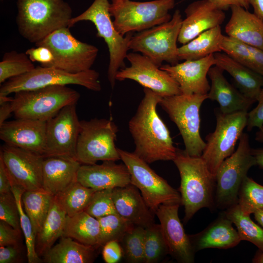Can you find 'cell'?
<instances>
[{
    "mask_svg": "<svg viewBox=\"0 0 263 263\" xmlns=\"http://www.w3.org/2000/svg\"><path fill=\"white\" fill-rule=\"evenodd\" d=\"M13 100V97H9L8 95H0V105L12 102Z\"/></svg>",
    "mask_w": 263,
    "mask_h": 263,
    "instance_id": "obj_59",
    "label": "cell"
},
{
    "mask_svg": "<svg viewBox=\"0 0 263 263\" xmlns=\"http://www.w3.org/2000/svg\"><path fill=\"white\" fill-rule=\"evenodd\" d=\"M100 224L99 246L101 247L111 241L119 242L135 226L117 213L109 214L98 219Z\"/></svg>",
    "mask_w": 263,
    "mask_h": 263,
    "instance_id": "obj_37",
    "label": "cell"
},
{
    "mask_svg": "<svg viewBox=\"0 0 263 263\" xmlns=\"http://www.w3.org/2000/svg\"><path fill=\"white\" fill-rule=\"evenodd\" d=\"M248 112L224 113L216 112L215 129L206 137V146L201 157L215 178L222 163L234 151L236 143L246 127Z\"/></svg>",
    "mask_w": 263,
    "mask_h": 263,
    "instance_id": "obj_12",
    "label": "cell"
},
{
    "mask_svg": "<svg viewBox=\"0 0 263 263\" xmlns=\"http://www.w3.org/2000/svg\"><path fill=\"white\" fill-rule=\"evenodd\" d=\"M0 157L10 175L12 186H18L25 191H45L42 180L43 156L4 144L0 148Z\"/></svg>",
    "mask_w": 263,
    "mask_h": 263,
    "instance_id": "obj_15",
    "label": "cell"
},
{
    "mask_svg": "<svg viewBox=\"0 0 263 263\" xmlns=\"http://www.w3.org/2000/svg\"><path fill=\"white\" fill-rule=\"evenodd\" d=\"M224 212L200 232L188 237L195 252L206 248L228 249L237 245L242 241Z\"/></svg>",
    "mask_w": 263,
    "mask_h": 263,
    "instance_id": "obj_26",
    "label": "cell"
},
{
    "mask_svg": "<svg viewBox=\"0 0 263 263\" xmlns=\"http://www.w3.org/2000/svg\"><path fill=\"white\" fill-rule=\"evenodd\" d=\"M100 247L83 244L70 237L62 236L42 257L45 263H92Z\"/></svg>",
    "mask_w": 263,
    "mask_h": 263,
    "instance_id": "obj_29",
    "label": "cell"
},
{
    "mask_svg": "<svg viewBox=\"0 0 263 263\" xmlns=\"http://www.w3.org/2000/svg\"><path fill=\"white\" fill-rule=\"evenodd\" d=\"M254 9V13L263 21V0H248Z\"/></svg>",
    "mask_w": 263,
    "mask_h": 263,
    "instance_id": "obj_54",
    "label": "cell"
},
{
    "mask_svg": "<svg viewBox=\"0 0 263 263\" xmlns=\"http://www.w3.org/2000/svg\"><path fill=\"white\" fill-rule=\"evenodd\" d=\"M224 213L236 226L241 240L252 243L263 252V228L255 223L250 215L243 214L237 204L225 209Z\"/></svg>",
    "mask_w": 263,
    "mask_h": 263,
    "instance_id": "obj_35",
    "label": "cell"
},
{
    "mask_svg": "<svg viewBox=\"0 0 263 263\" xmlns=\"http://www.w3.org/2000/svg\"><path fill=\"white\" fill-rule=\"evenodd\" d=\"M224 70L212 66L207 75L211 81L207 99L217 101L219 110L224 113L248 112L255 102L246 97L239 89L229 83L224 75Z\"/></svg>",
    "mask_w": 263,
    "mask_h": 263,
    "instance_id": "obj_24",
    "label": "cell"
},
{
    "mask_svg": "<svg viewBox=\"0 0 263 263\" xmlns=\"http://www.w3.org/2000/svg\"><path fill=\"white\" fill-rule=\"evenodd\" d=\"M121 160L127 167L131 184L140 191L146 203L155 213L162 204H180V193L133 152L118 148Z\"/></svg>",
    "mask_w": 263,
    "mask_h": 263,
    "instance_id": "obj_13",
    "label": "cell"
},
{
    "mask_svg": "<svg viewBox=\"0 0 263 263\" xmlns=\"http://www.w3.org/2000/svg\"><path fill=\"white\" fill-rule=\"evenodd\" d=\"M145 229L144 263H158L169 254L161 225L154 223Z\"/></svg>",
    "mask_w": 263,
    "mask_h": 263,
    "instance_id": "obj_38",
    "label": "cell"
},
{
    "mask_svg": "<svg viewBox=\"0 0 263 263\" xmlns=\"http://www.w3.org/2000/svg\"><path fill=\"white\" fill-rule=\"evenodd\" d=\"M113 199L117 213L134 225L146 228L154 223L155 214L133 185L113 188Z\"/></svg>",
    "mask_w": 263,
    "mask_h": 263,
    "instance_id": "obj_23",
    "label": "cell"
},
{
    "mask_svg": "<svg viewBox=\"0 0 263 263\" xmlns=\"http://www.w3.org/2000/svg\"><path fill=\"white\" fill-rule=\"evenodd\" d=\"M35 68L25 53L12 51L4 54L0 62V83L26 74Z\"/></svg>",
    "mask_w": 263,
    "mask_h": 263,
    "instance_id": "obj_39",
    "label": "cell"
},
{
    "mask_svg": "<svg viewBox=\"0 0 263 263\" xmlns=\"http://www.w3.org/2000/svg\"><path fill=\"white\" fill-rule=\"evenodd\" d=\"M12 183L3 161L0 157V194L12 191Z\"/></svg>",
    "mask_w": 263,
    "mask_h": 263,
    "instance_id": "obj_51",
    "label": "cell"
},
{
    "mask_svg": "<svg viewBox=\"0 0 263 263\" xmlns=\"http://www.w3.org/2000/svg\"><path fill=\"white\" fill-rule=\"evenodd\" d=\"M254 263H263V252L258 250L252 259Z\"/></svg>",
    "mask_w": 263,
    "mask_h": 263,
    "instance_id": "obj_57",
    "label": "cell"
},
{
    "mask_svg": "<svg viewBox=\"0 0 263 263\" xmlns=\"http://www.w3.org/2000/svg\"><path fill=\"white\" fill-rule=\"evenodd\" d=\"M252 153L255 159L256 166L263 169V148L252 149Z\"/></svg>",
    "mask_w": 263,
    "mask_h": 263,
    "instance_id": "obj_55",
    "label": "cell"
},
{
    "mask_svg": "<svg viewBox=\"0 0 263 263\" xmlns=\"http://www.w3.org/2000/svg\"><path fill=\"white\" fill-rule=\"evenodd\" d=\"M215 65L227 72L240 91L255 102L263 88V76L224 53H215Z\"/></svg>",
    "mask_w": 263,
    "mask_h": 263,
    "instance_id": "obj_28",
    "label": "cell"
},
{
    "mask_svg": "<svg viewBox=\"0 0 263 263\" xmlns=\"http://www.w3.org/2000/svg\"><path fill=\"white\" fill-rule=\"evenodd\" d=\"M76 180L95 190L113 189L131 184V176L126 166L114 161H104L101 164H81Z\"/></svg>",
    "mask_w": 263,
    "mask_h": 263,
    "instance_id": "obj_22",
    "label": "cell"
},
{
    "mask_svg": "<svg viewBox=\"0 0 263 263\" xmlns=\"http://www.w3.org/2000/svg\"><path fill=\"white\" fill-rule=\"evenodd\" d=\"M237 204L246 215L263 209V186L247 176L240 187Z\"/></svg>",
    "mask_w": 263,
    "mask_h": 263,
    "instance_id": "obj_36",
    "label": "cell"
},
{
    "mask_svg": "<svg viewBox=\"0 0 263 263\" xmlns=\"http://www.w3.org/2000/svg\"><path fill=\"white\" fill-rule=\"evenodd\" d=\"M178 169L181 205L185 208L184 222L187 223L200 209L215 206L216 179L201 156H191L177 149L172 160Z\"/></svg>",
    "mask_w": 263,
    "mask_h": 263,
    "instance_id": "obj_2",
    "label": "cell"
},
{
    "mask_svg": "<svg viewBox=\"0 0 263 263\" xmlns=\"http://www.w3.org/2000/svg\"><path fill=\"white\" fill-rule=\"evenodd\" d=\"M230 8L231 17L225 28L227 35L263 50V21L242 7Z\"/></svg>",
    "mask_w": 263,
    "mask_h": 263,
    "instance_id": "obj_27",
    "label": "cell"
},
{
    "mask_svg": "<svg viewBox=\"0 0 263 263\" xmlns=\"http://www.w3.org/2000/svg\"><path fill=\"white\" fill-rule=\"evenodd\" d=\"M13 113L12 103L8 102L0 105V125L2 124Z\"/></svg>",
    "mask_w": 263,
    "mask_h": 263,
    "instance_id": "obj_53",
    "label": "cell"
},
{
    "mask_svg": "<svg viewBox=\"0 0 263 263\" xmlns=\"http://www.w3.org/2000/svg\"><path fill=\"white\" fill-rule=\"evenodd\" d=\"M254 216L255 220L263 228V209L255 211L254 213Z\"/></svg>",
    "mask_w": 263,
    "mask_h": 263,
    "instance_id": "obj_56",
    "label": "cell"
},
{
    "mask_svg": "<svg viewBox=\"0 0 263 263\" xmlns=\"http://www.w3.org/2000/svg\"><path fill=\"white\" fill-rule=\"evenodd\" d=\"M237 150L220 165L216 174L215 206L226 209L237 204L238 193L249 169L256 166L249 135L243 132Z\"/></svg>",
    "mask_w": 263,
    "mask_h": 263,
    "instance_id": "obj_8",
    "label": "cell"
},
{
    "mask_svg": "<svg viewBox=\"0 0 263 263\" xmlns=\"http://www.w3.org/2000/svg\"><path fill=\"white\" fill-rule=\"evenodd\" d=\"M53 198V195L45 191H24L22 194V205L31 221L36 235L44 223Z\"/></svg>",
    "mask_w": 263,
    "mask_h": 263,
    "instance_id": "obj_33",
    "label": "cell"
},
{
    "mask_svg": "<svg viewBox=\"0 0 263 263\" xmlns=\"http://www.w3.org/2000/svg\"><path fill=\"white\" fill-rule=\"evenodd\" d=\"M16 22L19 34L36 43L64 27H68L73 10L64 0H17Z\"/></svg>",
    "mask_w": 263,
    "mask_h": 263,
    "instance_id": "obj_3",
    "label": "cell"
},
{
    "mask_svg": "<svg viewBox=\"0 0 263 263\" xmlns=\"http://www.w3.org/2000/svg\"><path fill=\"white\" fill-rule=\"evenodd\" d=\"M66 215L53 198L48 215L36 237V250L40 257L63 236Z\"/></svg>",
    "mask_w": 263,
    "mask_h": 263,
    "instance_id": "obj_32",
    "label": "cell"
},
{
    "mask_svg": "<svg viewBox=\"0 0 263 263\" xmlns=\"http://www.w3.org/2000/svg\"><path fill=\"white\" fill-rule=\"evenodd\" d=\"M126 59L131 65L118 71L116 80H133L162 97L181 94L178 83L147 56L133 52L128 54Z\"/></svg>",
    "mask_w": 263,
    "mask_h": 263,
    "instance_id": "obj_16",
    "label": "cell"
},
{
    "mask_svg": "<svg viewBox=\"0 0 263 263\" xmlns=\"http://www.w3.org/2000/svg\"><path fill=\"white\" fill-rule=\"evenodd\" d=\"M251 54V69L263 76V50L248 46Z\"/></svg>",
    "mask_w": 263,
    "mask_h": 263,
    "instance_id": "obj_50",
    "label": "cell"
},
{
    "mask_svg": "<svg viewBox=\"0 0 263 263\" xmlns=\"http://www.w3.org/2000/svg\"><path fill=\"white\" fill-rule=\"evenodd\" d=\"M219 5L224 10H226L231 6L242 7L246 10L249 9L250 4L248 0H211Z\"/></svg>",
    "mask_w": 263,
    "mask_h": 263,
    "instance_id": "obj_52",
    "label": "cell"
},
{
    "mask_svg": "<svg viewBox=\"0 0 263 263\" xmlns=\"http://www.w3.org/2000/svg\"><path fill=\"white\" fill-rule=\"evenodd\" d=\"M145 229L135 225L119 242L123 257L130 263H144V239Z\"/></svg>",
    "mask_w": 263,
    "mask_h": 263,
    "instance_id": "obj_41",
    "label": "cell"
},
{
    "mask_svg": "<svg viewBox=\"0 0 263 263\" xmlns=\"http://www.w3.org/2000/svg\"><path fill=\"white\" fill-rule=\"evenodd\" d=\"M63 236L70 237L84 244L100 247L99 221L85 211L72 216L66 215Z\"/></svg>",
    "mask_w": 263,
    "mask_h": 263,
    "instance_id": "obj_31",
    "label": "cell"
},
{
    "mask_svg": "<svg viewBox=\"0 0 263 263\" xmlns=\"http://www.w3.org/2000/svg\"><path fill=\"white\" fill-rule=\"evenodd\" d=\"M113 189L96 190L84 211L97 219L117 213L113 199Z\"/></svg>",
    "mask_w": 263,
    "mask_h": 263,
    "instance_id": "obj_42",
    "label": "cell"
},
{
    "mask_svg": "<svg viewBox=\"0 0 263 263\" xmlns=\"http://www.w3.org/2000/svg\"><path fill=\"white\" fill-rule=\"evenodd\" d=\"M180 205H161L155 214L160 221L169 254L178 262L192 263L195 252L178 216Z\"/></svg>",
    "mask_w": 263,
    "mask_h": 263,
    "instance_id": "obj_18",
    "label": "cell"
},
{
    "mask_svg": "<svg viewBox=\"0 0 263 263\" xmlns=\"http://www.w3.org/2000/svg\"><path fill=\"white\" fill-rule=\"evenodd\" d=\"M22 231L0 220V246L20 244Z\"/></svg>",
    "mask_w": 263,
    "mask_h": 263,
    "instance_id": "obj_46",
    "label": "cell"
},
{
    "mask_svg": "<svg viewBox=\"0 0 263 263\" xmlns=\"http://www.w3.org/2000/svg\"><path fill=\"white\" fill-rule=\"evenodd\" d=\"M223 36L220 26L202 33L178 47L179 60H196L221 52Z\"/></svg>",
    "mask_w": 263,
    "mask_h": 263,
    "instance_id": "obj_30",
    "label": "cell"
},
{
    "mask_svg": "<svg viewBox=\"0 0 263 263\" xmlns=\"http://www.w3.org/2000/svg\"><path fill=\"white\" fill-rule=\"evenodd\" d=\"M47 121L27 118L6 121L0 125V138L5 144L43 156Z\"/></svg>",
    "mask_w": 263,
    "mask_h": 263,
    "instance_id": "obj_19",
    "label": "cell"
},
{
    "mask_svg": "<svg viewBox=\"0 0 263 263\" xmlns=\"http://www.w3.org/2000/svg\"><path fill=\"white\" fill-rule=\"evenodd\" d=\"M183 19L176 10L170 20L132 36L129 49L139 52L160 67L162 63H179L177 42Z\"/></svg>",
    "mask_w": 263,
    "mask_h": 263,
    "instance_id": "obj_10",
    "label": "cell"
},
{
    "mask_svg": "<svg viewBox=\"0 0 263 263\" xmlns=\"http://www.w3.org/2000/svg\"><path fill=\"white\" fill-rule=\"evenodd\" d=\"M175 0H154L139 2L131 0H113L110 13L113 23L122 36L142 32L169 21L172 17L169 11Z\"/></svg>",
    "mask_w": 263,
    "mask_h": 263,
    "instance_id": "obj_6",
    "label": "cell"
},
{
    "mask_svg": "<svg viewBox=\"0 0 263 263\" xmlns=\"http://www.w3.org/2000/svg\"><path fill=\"white\" fill-rule=\"evenodd\" d=\"M35 44L46 46L53 53L54 60L50 67L71 73L91 69L98 52L96 46L75 38L69 27L55 31Z\"/></svg>",
    "mask_w": 263,
    "mask_h": 263,
    "instance_id": "obj_14",
    "label": "cell"
},
{
    "mask_svg": "<svg viewBox=\"0 0 263 263\" xmlns=\"http://www.w3.org/2000/svg\"><path fill=\"white\" fill-rule=\"evenodd\" d=\"M144 93L135 114L129 122V131L135 145L133 152L148 164L172 161L177 148L156 110L163 97L147 88H144Z\"/></svg>",
    "mask_w": 263,
    "mask_h": 263,
    "instance_id": "obj_1",
    "label": "cell"
},
{
    "mask_svg": "<svg viewBox=\"0 0 263 263\" xmlns=\"http://www.w3.org/2000/svg\"><path fill=\"white\" fill-rule=\"evenodd\" d=\"M221 50L235 61L251 69L252 56L248 45L235 38L224 35Z\"/></svg>",
    "mask_w": 263,
    "mask_h": 263,
    "instance_id": "obj_43",
    "label": "cell"
},
{
    "mask_svg": "<svg viewBox=\"0 0 263 263\" xmlns=\"http://www.w3.org/2000/svg\"><path fill=\"white\" fill-rule=\"evenodd\" d=\"M20 244L0 246V263H18L22 261Z\"/></svg>",
    "mask_w": 263,
    "mask_h": 263,
    "instance_id": "obj_49",
    "label": "cell"
},
{
    "mask_svg": "<svg viewBox=\"0 0 263 263\" xmlns=\"http://www.w3.org/2000/svg\"><path fill=\"white\" fill-rule=\"evenodd\" d=\"M99 74L92 69L78 73H71L54 67L37 66L31 71L11 78L2 84L0 95H8L23 90H31L56 85H77L94 92L101 85Z\"/></svg>",
    "mask_w": 263,
    "mask_h": 263,
    "instance_id": "obj_11",
    "label": "cell"
},
{
    "mask_svg": "<svg viewBox=\"0 0 263 263\" xmlns=\"http://www.w3.org/2000/svg\"><path fill=\"white\" fill-rule=\"evenodd\" d=\"M0 220L7 223L15 229L22 231L19 212L12 191L0 194Z\"/></svg>",
    "mask_w": 263,
    "mask_h": 263,
    "instance_id": "obj_44",
    "label": "cell"
},
{
    "mask_svg": "<svg viewBox=\"0 0 263 263\" xmlns=\"http://www.w3.org/2000/svg\"><path fill=\"white\" fill-rule=\"evenodd\" d=\"M215 65L214 54L196 60H187L175 65H162L178 84L181 94H207L210 85L207 78L210 68Z\"/></svg>",
    "mask_w": 263,
    "mask_h": 263,
    "instance_id": "obj_21",
    "label": "cell"
},
{
    "mask_svg": "<svg viewBox=\"0 0 263 263\" xmlns=\"http://www.w3.org/2000/svg\"><path fill=\"white\" fill-rule=\"evenodd\" d=\"M25 190L20 187L13 186L12 191L14 195L19 212L20 224L25 239L27 258L29 263L43 262L36 250V237L31 221L25 212L21 202V196Z\"/></svg>",
    "mask_w": 263,
    "mask_h": 263,
    "instance_id": "obj_40",
    "label": "cell"
},
{
    "mask_svg": "<svg viewBox=\"0 0 263 263\" xmlns=\"http://www.w3.org/2000/svg\"><path fill=\"white\" fill-rule=\"evenodd\" d=\"M112 0L113 1V0Z\"/></svg>",
    "mask_w": 263,
    "mask_h": 263,
    "instance_id": "obj_60",
    "label": "cell"
},
{
    "mask_svg": "<svg viewBox=\"0 0 263 263\" xmlns=\"http://www.w3.org/2000/svg\"><path fill=\"white\" fill-rule=\"evenodd\" d=\"M224 10L211 0H199L185 10L178 42L185 44L202 33L220 26L225 20Z\"/></svg>",
    "mask_w": 263,
    "mask_h": 263,
    "instance_id": "obj_20",
    "label": "cell"
},
{
    "mask_svg": "<svg viewBox=\"0 0 263 263\" xmlns=\"http://www.w3.org/2000/svg\"><path fill=\"white\" fill-rule=\"evenodd\" d=\"M25 53L33 62H38L41 66L50 67L54 60L52 51L44 46L28 49Z\"/></svg>",
    "mask_w": 263,
    "mask_h": 263,
    "instance_id": "obj_45",
    "label": "cell"
},
{
    "mask_svg": "<svg viewBox=\"0 0 263 263\" xmlns=\"http://www.w3.org/2000/svg\"><path fill=\"white\" fill-rule=\"evenodd\" d=\"M96 191L84 186L76 180L54 196V198L66 215L72 216L85 210Z\"/></svg>",
    "mask_w": 263,
    "mask_h": 263,
    "instance_id": "obj_34",
    "label": "cell"
},
{
    "mask_svg": "<svg viewBox=\"0 0 263 263\" xmlns=\"http://www.w3.org/2000/svg\"><path fill=\"white\" fill-rule=\"evenodd\" d=\"M81 164L75 158L52 156L43 158L42 164L43 188L55 196L76 181Z\"/></svg>",
    "mask_w": 263,
    "mask_h": 263,
    "instance_id": "obj_25",
    "label": "cell"
},
{
    "mask_svg": "<svg viewBox=\"0 0 263 263\" xmlns=\"http://www.w3.org/2000/svg\"><path fill=\"white\" fill-rule=\"evenodd\" d=\"M76 104L63 107L54 117L47 121L44 157L62 156L75 158L80 129V121L77 115Z\"/></svg>",
    "mask_w": 263,
    "mask_h": 263,
    "instance_id": "obj_17",
    "label": "cell"
},
{
    "mask_svg": "<svg viewBox=\"0 0 263 263\" xmlns=\"http://www.w3.org/2000/svg\"><path fill=\"white\" fill-rule=\"evenodd\" d=\"M109 0H94L90 6L78 16L73 17L68 27L82 21H90L97 30V36L104 39L110 55V61L107 71L108 80L112 89L115 86L116 75L118 71L125 67L129 49V43L132 33L121 35L115 29L112 21Z\"/></svg>",
    "mask_w": 263,
    "mask_h": 263,
    "instance_id": "obj_5",
    "label": "cell"
},
{
    "mask_svg": "<svg viewBox=\"0 0 263 263\" xmlns=\"http://www.w3.org/2000/svg\"><path fill=\"white\" fill-rule=\"evenodd\" d=\"M207 94H181L163 97L159 105L177 126L186 152L191 156H201L206 142L200 133V109Z\"/></svg>",
    "mask_w": 263,
    "mask_h": 263,
    "instance_id": "obj_7",
    "label": "cell"
},
{
    "mask_svg": "<svg viewBox=\"0 0 263 263\" xmlns=\"http://www.w3.org/2000/svg\"><path fill=\"white\" fill-rule=\"evenodd\" d=\"M257 106L248 113L246 128L249 132L254 128L258 129L263 126V88L259 95Z\"/></svg>",
    "mask_w": 263,
    "mask_h": 263,
    "instance_id": "obj_48",
    "label": "cell"
},
{
    "mask_svg": "<svg viewBox=\"0 0 263 263\" xmlns=\"http://www.w3.org/2000/svg\"><path fill=\"white\" fill-rule=\"evenodd\" d=\"M255 139L256 141L263 144V126L259 128L256 132Z\"/></svg>",
    "mask_w": 263,
    "mask_h": 263,
    "instance_id": "obj_58",
    "label": "cell"
},
{
    "mask_svg": "<svg viewBox=\"0 0 263 263\" xmlns=\"http://www.w3.org/2000/svg\"><path fill=\"white\" fill-rule=\"evenodd\" d=\"M79 93L63 85L48 86L15 93L12 103L16 118L47 121L63 107L76 104Z\"/></svg>",
    "mask_w": 263,
    "mask_h": 263,
    "instance_id": "obj_4",
    "label": "cell"
},
{
    "mask_svg": "<svg viewBox=\"0 0 263 263\" xmlns=\"http://www.w3.org/2000/svg\"><path fill=\"white\" fill-rule=\"evenodd\" d=\"M75 159L81 164L121 160L115 142L118 128L111 119L80 120Z\"/></svg>",
    "mask_w": 263,
    "mask_h": 263,
    "instance_id": "obj_9",
    "label": "cell"
},
{
    "mask_svg": "<svg viewBox=\"0 0 263 263\" xmlns=\"http://www.w3.org/2000/svg\"><path fill=\"white\" fill-rule=\"evenodd\" d=\"M102 257L106 263H117L123 256V252L120 243L111 241L106 243L102 250Z\"/></svg>",
    "mask_w": 263,
    "mask_h": 263,
    "instance_id": "obj_47",
    "label": "cell"
}]
</instances>
